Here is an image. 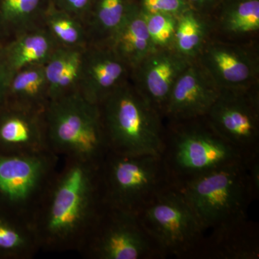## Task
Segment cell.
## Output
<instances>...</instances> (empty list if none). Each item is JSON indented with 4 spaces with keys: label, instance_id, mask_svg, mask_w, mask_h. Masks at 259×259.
Wrapping results in <instances>:
<instances>
[{
    "label": "cell",
    "instance_id": "484cf974",
    "mask_svg": "<svg viewBox=\"0 0 259 259\" xmlns=\"http://www.w3.org/2000/svg\"><path fill=\"white\" fill-rule=\"evenodd\" d=\"M42 25L59 46L86 48L90 45L88 32L83 22L58 8L52 0L46 11Z\"/></svg>",
    "mask_w": 259,
    "mask_h": 259
},
{
    "label": "cell",
    "instance_id": "7402d4cb",
    "mask_svg": "<svg viewBox=\"0 0 259 259\" xmlns=\"http://www.w3.org/2000/svg\"><path fill=\"white\" fill-rule=\"evenodd\" d=\"M39 250L31 223L0 211V258L30 259Z\"/></svg>",
    "mask_w": 259,
    "mask_h": 259
},
{
    "label": "cell",
    "instance_id": "cb8c5ba5",
    "mask_svg": "<svg viewBox=\"0 0 259 259\" xmlns=\"http://www.w3.org/2000/svg\"><path fill=\"white\" fill-rule=\"evenodd\" d=\"M212 26L213 31L217 30L231 41L254 36L259 32V0H238L233 3Z\"/></svg>",
    "mask_w": 259,
    "mask_h": 259
},
{
    "label": "cell",
    "instance_id": "4316f807",
    "mask_svg": "<svg viewBox=\"0 0 259 259\" xmlns=\"http://www.w3.org/2000/svg\"><path fill=\"white\" fill-rule=\"evenodd\" d=\"M144 14L153 49H173L177 17L163 13Z\"/></svg>",
    "mask_w": 259,
    "mask_h": 259
},
{
    "label": "cell",
    "instance_id": "8992f818",
    "mask_svg": "<svg viewBox=\"0 0 259 259\" xmlns=\"http://www.w3.org/2000/svg\"><path fill=\"white\" fill-rule=\"evenodd\" d=\"M100 175L104 204L136 214L172 185L158 155H122L109 151L100 162Z\"/></svg>",
    "mask_w": 259,
    "mask_h": 259
},
{
    "label": "cell",
    "instance_id": "44dd1931",
    "mask_svg": "<svg viewBox=\"0 0 259 259\" xmlns=\"http://www.w3.org/2000/svg\"><path fill=\"white\" fill-rule=\"evenodd\" d=\"M51 0H0V40L42 26Z\"/></svg>",
    "mask_w": 259,
    "mask_h": 259
},
{
    "label": "cell",
    "instance_id": "4dcf8cb0",
    "mask_svg": "<svg viewBox=\"0 0 259 259\" xmlns=\"http://www.w3.org/2000/svg\"><path fill=\"white\" fill-rule=\"evenodd\" d=\"M185 1L188 4L189 7L191 4L197 7V8L198 9H203V8L212 6L216 0H185Z\"/></svg>",
    "mask_w": 259,
    "mask_h": 259
},
{
    "label": "cell",
    "instance_id": "e0dca14e",
    "mask_svg": "<svg viewBox=\"0 0 259 259\" xmlns=\"http://www.w3.org/2000/svg\"><path fill=\"white\" fill-rule=\"evenodd\" d=\"M57 47V42L42 25L3 42L0 62L11 76L23 68L45 64Z\"/></svg>",
    "mask_w": 259,
    "mask_h": 259
},
{
    "label": "cell",
    "instance_id": "83f0119b",
    "mask_svg": "<svg viewBox=\"0 0 259 259\" xmlns=\"http://www.w3.org/2000/svg\"><path fill=\"white\" fill-rule=\"evenodd\" d=\"M140 8L146 14L163 13L177 17L190 9L185 0H141Z\"/></svg>",
    "mask_w": 259,
    "mask_h": 259
},
{
    "label": "cell",
    "instance_id": "ba28073f",
    "mask_svg": "<svg viewBox=\"0 0 259 259\" xmlns=\"http://www.w3.org/2000/svg\"><path fill=\"white\" fill-rule=\"evenodd\" d=\"M60 160L51 151L0 153V211L30 222Z\"/></svg>",
    "mask_w": 259,
    "mask_h": 259
},
{
    "label": "cell",
    "instance_id": "277c9868",
    "mask_svg": "<svg viewBox=\"0 0 259 259\" xmlns=\"http://www.w3.org/2000/svg\"><path fill=\"white\" fill-rule=\"evenodd\" d=\"M44 120L49 151L59 158L100 163L109 151L100 107L79 92L51 100Z\"/></svg>",
    "mask_w": 259,
    "mask_h": 259
},
{
    "label": "cell",
    "instance_id": "8fae6325",
    "mask_svg": "<svg viewBox=\"0 0 259 259\" xmlns=\"http://www.w3.org/2000/svg\"><path fill=\"white\" fill-rule=\"evenodd\" d=\"M245 44L211 37L197 60L221 90H248L258 87V56Z\"/></svg>",
    "mask_w": 259,
    "mask_h": 259
},
{
    "label": "cell",
    "instance_id": "7a4b0ae2",
    "mask_svg": "<svg viewBox=\"0 0 259 259\" xmlns=\"http://www.w3.org/2000/svg\"><path fill=\"white\" fill-rule=\"evenodd\" d=\"M108 150L122 155L161 156L164 141L163 116L130 79L100 104Z\"/></svg>",
    "mask_w": 259,
    "mask_h": 259
},
{
    "label": "cell",
    "instance_id": "d4e9b609",
    "mask_svg": "<svg viewBox=\"0 0 259 259\" xmlns=\"http://www.w3.org/2000/svg\"><path fill=\"white\" fill-rule=\"evenodd\" d=\"M212 23L192 9L177 16L173 49L187 59L198 57L207 40L212 37Z\"/></svg>",
    "mask_w": 259,
    "mask_h": 259
},
{
    "label": "cell",
    "instance_id": "6da1fadb",
    "mask_svg": "<svg viewBox=\"0 0 259 259\" xmlns=\"http://www.w3.org/2000/svg\"><path fill=\"white\" fill-rule=\"evenodd\" d=\"M103 205L100 163L61 158L30 221L40 250L78 252Z\"/></svg>",
    "mask_w": 259,
    "mask_h": 259
},
{
    "label": "cell",
    "instance_id": "603a6c76",
    "mask_svg": "<svg viewBox=\"0 0 259 259\" xmlns=\"http://www.w3.org/2000/svg\"><path fill=\"white\" fill-rule=\"evenodd\" d=\"M134 6L128 0H95L84 20L90 44L106 45Z\"/></svg>",
    "mask_w": 259,
    "mask_h": 259
},
{
    "label": "cell",
    "instance_id": "1f68e13d",
    "mask_svg": "<svg viewBox=\"0 0 259 259\" xmlns=\"http://www.w3.org/2000/svg\"><path fill=\"white\" fill-rule=\"evenodd\" d=\"M3 42H2L1 40H0V48H1L2 45H3Z\"/></svg>",
    "mask_w": 259,
    "mask_h": 259
},
{
    "label": "cell",
    "instance_id": "2e32d148",
    "mask_svg": "<svg viewBox=\"0 0 259 259\" xmlns=\"http://www.w3.org/2000/svg\"><path fill=\"white\" fill-rule=\"evenodd\" d=\"M258 226L248 217L209 230L194 258L258 259Z\"/></svg>",
    "mask_w": 259,
    "mask_h": 259
},
{
    "label": "cell",
    "instance_id": "9c48e42d",
    "mask_svg": "<svg viewBox=\"0 0 259 259\" xmlns=\"http://www.w3.org/2000/svg\"><path fill=\"white\" fill-rule=\"evenodd\" d=\"M78 252L90 259L163 258L138 214L105 204Z\"/></svg>",
    "mask_w": 259,
    "mask_h": 259
},
{
    "label": "cell",
    "instance_id": "3957f363",
    "mask_svg": "<svg viewBox=\"0 0 259 259\" xmlns=\"http://www.w3.org/2000/svg\"><path fill=\"white\" fill-rule=\"evenodd\" d=\"M161 157L171 183L177 187L221 167L247 163L204 117L169 122L165 127Z\"/></svg>",
    "mask_w": 259,
    "mask_h": 259
},
{
    "label": "cell",
    "instance_id": "30bf717a",
    "mask_svg": "<svg viewBox=\"0 0 259 259\" xmlns=\"http://www.w3.org/2000/svg\"><path fill=\"white\" fill-rule=\"evenodd\" d=\"M258 88L221 90L204 116L211 127L238 150L247 162L259 157Z\"/></svg>",
    "mask_w": 259,
    "mask_h": 259
},
{
    "label": "cell",
    "instance_id": "52a82bcc",
    "mask_svg": "<svg viewBox=\"0 0 259 259\" xmlns=\"http://www.w3.org/2000/svg\"><path fill=\"white\" fill-rule=\"evenodd\" d=\"M138 215L163 258H194L207 233L185 194L173 185L156 194Z\"/></svg>",
    "mask_w": 259,
    "mask_h": 259
},
{
    "label": "cell",
    "instance_id": "5b68a950",
    "mask_svg": "<svg viewBox=\"0 0 259 259\" xmlns=\"http://www.w3.org/2000/svg\"><path fill=\"white\" fill-rule=\"evenodd\" d=\"M177 187L206 231L248 217V207L259 192L250 179L246 162L221 167Z\"/></svg>",
    "mask_w": 259,
    "mask_h": 259
},
{
    "label": "cell",
    "instance_id": "4fadbf2b",
    "mask_svg": "<svg viewBox=\"0 0 259 259\" xmlns=\"http://www.w3.org/2000/svg\"><path fill=\"white\" fill-rule=\"evenodd\" d=\"M221 89L197 59L177 79L163 112L169 122L203 117L216 101Z\"/></svg>",
    "mask_w": 259,
    "mask_h": 259
},
{
    "label": "cell",
    "instance_id": "ffe728a7",
    "mask_svg": "<svg viewBox=\"0 0 259 259\" xmlns=\"http://www.w3.org/2000/svg\"><path fill=\"white\" fill-rule=\"evenodd\" d=\"M50 102L44 64L33 65L11 75L6 103L37 112H44Z\"/></svg>",
    "mask_w": 259,
    "mask_h": 259
},
{
    "label": "cell",
    "instance_id": "7c38bea8",
    "mask_svg": "<svg viewBox=\"0 0 259 259\" xmlns=\"http://www.w3.org/2000/svg\"><path fill=\"white\" fill-rule=\"evenodd\" d=\"M192 61L174 49H154L132 70L131 80L145 100L163 117L172 89Z\"/></svg>",
    "mask_w": 259,
    "mask_h": 259
},
{
    "label": "cell",
    "instance_id": "f1b7e54d",
    "mask_svg": "<svg viewBox=\"0 0 259 259\" xmlns=\"http://www.w3.org/2000/svg\"><path fill=\"white\" fill-rule=\"evenodd\" d=\"M94 1L95 0H52L56 7L81 20L83 24Z\"/></svg>",
    "mask_w": 259,
    "mask_h": 259
},
{
    "label": "cell",
    "instance_id": "d6986e66",
    "mask_svg": "<svg viewBox=\"0 0 259 259\" xmlns=\"http://www.w3.org/2000/svg\"><path fill=\"white\" fill-rule=\"evenodd\" d=\"M86 48L59 46L44 64L50 101L78 92Z\"/></svg>",
    "mask_w": 259,
    "mask_h": 259
},
{
    "label": "cell",
    "instance_id": "ac0fdd59",
    "mask_svg": "<svg viewBox=\"0 0 259 259\" xmlns=\"http://www.w3.org/2000/svg\"><path fill=\"white\" fill-rule=\"evenodd\" d=\"M106 45L127 64L131 71L154 50L140 7L134 5Z\"/></svg>",
    "mask_w": 259,
    "mask_h": 259
},
{
    "label": "cell",
    "instance_id": "5bb4252c",
    "mask_svg": "<svg viewBox=\"0 0 259 259\" xmlns=\"http://www.w3.org/2000/svg\"><path fill=\"white\" fill-rule=\"evenodd\" d=\"M131 76V69L108 46L90 44L84 51L78 92L99 105Z\"/></svg>",
    "mask_w": 259,
    "mask_h": 259
},
{
    "label": "cell",
    "instance_id": "f546056e",
    "mask_svg": "<svg viewBox=\"0 0 259 259\" xmlns=\"http://www.w3.org/2000/svg\"><path fill=\"white\" fill-rule=\"evenodd\" d=\"M10 76L5 66L0 62V109L6 103L7 92Z\"/></svg>",
    "mask_w": 259,
    "mask_h": 259
},
{
    "label": "cell",
    "instance_id": "9a60e30c",
    "mask_svg": "<svg viewBox=\"0 0 259 259\" xmlns=\"http://www.w3.org/2000/svg\"><path fill=\"white\" fill-rule=\"evenodd\" d=\"M50 151L44 112L5 103L0 109V153L32 154Z\"/></svg>",
    "mask_w": 259,
    "mask_h": 259
}]
</instances>
